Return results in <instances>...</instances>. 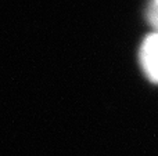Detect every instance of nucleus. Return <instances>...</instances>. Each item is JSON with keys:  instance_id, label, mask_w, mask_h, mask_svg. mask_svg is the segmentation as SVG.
<instances>
[{"instance_id": "f257e3e1", "label": "nucleus", "mask_w": 158, "mask_h": 156, "mask_svg": "<svg viewBox=\"0 0 158 156\" xmlns=\"http://www.w3.org/2000/svg\"><path fill=\"white\" fill-rule=\"evenodd\" d=\"M139 58L144 75L158 84V30L147 35L142 41Z\"/></svg>"}, {"instance_id": "f03ea898", "label": "nucleus", "mask_w": 158, "mask_h": 156, "mask_svg": "<svg viewBox=\"0 0 158 156\" xmlns=\"http://www.w3.org/2000/svg\"><path fill=\"white\" fill-rule=\"evenodd\" d=\"M148 24L153 26L154 30H158V0H150L146 10Z\"/></svg>"}]
</instances>
